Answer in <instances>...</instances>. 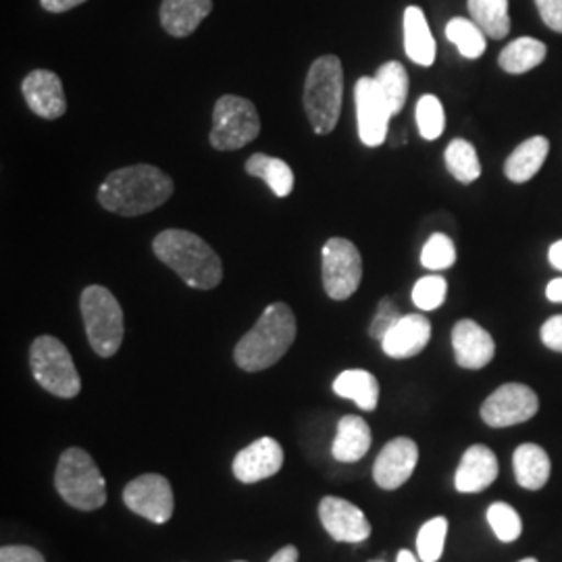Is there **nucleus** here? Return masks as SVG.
<instances>
[{
	"label": "nucleus",
	"mask_w": 562,
	"mask_h": 562,
	"mask_svg": "<svg viewBox=\"0 0 562 562\" xmlns=\"http://www.w3.org/2000/svg\"><path fill=\"white\" fill-rule=\"evenodd\" d=\"M173 180L153 165H132L109 173L99 188V202L123 217H138L169 201Z\"/></svg>",
	"instance_id": "nucleus-1"
},
{
	"label": "nucleus",
	"mask_w": 562,
	"mask_h": 562,
	"mask_svg": "<svg viewBox=\"0 0 562 562\" xmlns=\"http://www.w3.org/2000/svg\"><path fill=\"white\" fill-rule=\"evenodd\" d=\"M153 250L157 259L176 271L190 288L213 290L222 283L223 265L220 255L192 232L165 229L153 241Z\"/></svg>",
	"instance_id": "nucleus-2"
},
{
	"label": "nucleus",
	"mask_w": 562,
	"mask_h": 562,
	"mask_svg": "<svg viewBox=\"0 0 562 562\" xmlns=\"http://www.w3.org/2000/svg\"><path fill=\"white\" fill-rule=\"evenodd\" d=\"M296 340V317L285 302L269 304L255 327L238 341L234 361L241 371L257 373L283 359Z\"/></svg>",
	"instance_id": "nucleus-3"
},
{
	"label": "nucleus",
	"mask_w": 562,
	"mask_h": 562,
	"mask_svg": "<svg viewBox=\"0 0 562 562\" xmlns=\"http://www.w3.org/2000/svg\"><path fill=\"white\" fill-rule=\"evenodd\" d=\"M344 71L336 55H325L311 65L304 81V111L315 134L327 136L340 120Z\"/></svg>",
	"instance_id": "nucleus-4"
},
{
	"label": "nucleus",
	"mask_w": 562,
	"mask_h": 562,
	"mask_svg": "<svg viewBox=\"0 0 562 562\" xmlns=\"http://www.w3.org/2000/svg\"><path fill=\"white\" fill-rule=\"evenodd\" d=\"M55 487L60 498L78 510H97L106 503V483L97 462L81 448H67L60 454Z\"/></svg>",
	"instance_id": "nucleus-5"
},
{
	"label": "nucleus",
	"mask_w": 562,
	"mask_h": 562,
	"mask_svg": "<svg viewBox=\"0 0 562 562\" xmlns=\"http://www.w3.org/2000/svg\"><path fill=\"white\" fill-rule=\"evenodd\" d=\"M80 306L86 336L92 350L102 359H111L113 355H117L125 327L123 311L113 292L102 285H88L81 292Z\"/></svg>",
	"instance_id": "nucleus-6"
},
{
	"label": "nucleus",
	"mask_w": 562,
	"mask_h": 562,
	"mask_svg": "<svg viewBox=\"0 0 562 562\" xmlns=\"http://www.w3.org/2000/svg\"><path fill=\"white\" fill-rule=\"evenodd\" d=\"M30 367L34 380L53 396L76 398L80 394V373L67 346L57 338L41 336L34 340L30 348Z\"/></svg>",
	"instance_id": "nucleus-7"
},
{
	"label": "nucleus",
	"mask_w": 562,
	"mask_h": 562,
	"mask_svg": "<svg viewBox=\"0 0 562 562\" xmlns=\"http://www.w3.org/2000/svg\"><path fill=\"white\" fill-rule=\"evenodd\" d=\"M261 134V120L257 106L248 99L225 94L213 111L211 144L217 150H238Z\"/></svg>",
	"instance_id": "nucleus-8"
},
{
	"label": "nucleus",
	"mask_w": 562,
	"mask_h": 562,
	"mask_svg": "<svg viewBox=\"0 0 562 562\" xmlns=\"http://www.w3.org/2000/svg\"><path fill=\"white\" fill-rule=\"evenodd\" d=\"M359 248L346 238H329L323 246V288L331 301H348L361 285Z\"/></svg>",
	"instance_id": "nucleus-9"
},
{
	"label": "nucleus",
	"mask_w": 562,
	"mask_h": 562,
	"mask_svg": "<svg viewBox=\"0 0 562 562\" xmlns=\"http://www.w3.org/2000/svg\"><path fill=\"white\" fill-rule=\"evenodd\" d=\"M538 408V394L529 385L504 383L483 402L482 419L490 427L503 429L533 419Z\"/></svg>",
	"instance_id": "nucleus-10"
},
{
	"label": "nucleus",
	"mask_w": 562,
	"mask_h": 562,
	"mask_svg": "<svg viewBox=\"0 0 562 562\" xmlns=\"http://www.w3.org/2000/svg\"><path fill=\"white\" fill-rule=\"evenodd\" d=\"M123 503L132 513L157 525H162L173 517L171 483L157 473L140 475L127 483L123 490Z\"/></svg>",
	"instance_id": "nucleus-11"
},
{
	"label": "nucleus",
	"mask_w": 562,
	"mask_h": 562,
	"mask_svg": "<svg viewBox=\"0 0 562 562\" xmlns=\"http://www.w3.org/2000/svg\"><path fill=\"white\" fill-rule=\"evenodd\" d=\"M357 101V120H359V136L364 146L375 148L382 146L387 138V125L392 113L383 101L375 78H361L355 86Z\"/></svg>",
	"instance_id": "nucleus-12"
},
{
	"label": "nucleus",
	"mask_w": 562,
	"mask_h": 562,
	"mask_svg": "<svg viewBox=\"0 0 562 562\" xmlns=\"http://www.w3.org/2000/svg\"><path fill=\"white\" fill-rule=\"evenodd\" d=\"M319 519L336 542L362 543L371 536V522L367 521L361 508L338 496L323 498Z\"/></svg>",
	"instance_id": "nucleus-13"
},
{
	"label": "nucleus",
	"mask_w": 562,
	"mask_h": 562,
	"mask_svg": "<svg viewBox=\"0 0 562 562\" xmlns=\"http://www.w3.org/2000/svg\"><path fill=\"white\" fill-rule=\"evenodd\" d=\"M419 462V446L411 438H396L383 446L373 464V480L382 490H398L411 480Z\"/></svg>",
	"instance_id": "nucleus-14"
},
{
	"label": "nucleus",
	"mask_w": 562,
	"mask_h": 562,
	"mask_svg": "<svg viewBox=\"0 0 562 562\" xmlns=\"http://www.w3.org/2000/svg\"><path fill=\"white\" fill-rule=\"evenodd\" d=\"M27 106L42 120H59L67 111L63 81L48 69H36L21 83Z\"/></svg>",
	"instance_id": "nucleus-15"
},
{
	"label": "nucleus",
	"mask_w": 562,
	"mask_h": 562,
	"mask_svg": "<svg viewBox=\"0 0 562 562\" xmlns=\"http://www.w3.org/2000/svg\"><path fill=\"white\" fill-rule=\"evenodd\" d=\"M283 464V448L273 438H261L246 446L234 459L232 471L241 483H257L276 475Z\"/></svg>",
	"instance_id": "nucleus-16"
},
{
	"label": "nucleus",
	"mask_w": 562,
	"mask_h": 562,
	"mask_svg": "<svg viewBox=\"0 0 562 562\" xmlns=\"http://www.w3.org/2000/svg\"><path fill=\"white\" fill-rule=\"evenodd\" d=\"M452 348L459 367L471 371L487 367L496 355V341L473 319H462L454 325Z\"/></svg>",
	"instance_id": "nucleus-17"
},
{
	"label": "nucleus",
	"mask_w": 562,
	"mask_h": 562,
	"mask_svg": "<svg viewBox=\"0 0 562 562\" xmlns=\"http://www.w3.org/2000/svg\"><path fill=\"white\" fill-rule=\"evenodd\" d=\"M496 477H498L496 454L483 443H473L462 454L457 475H454V485L461 494H477L496 482Z\"/></svg>",
	"instance_id": "nucleus-18"
},
{
	"label": "nucleus",
	"mask_w": 562,
	"mask_h": 562,
	"mask_svg": "<svg viewBox=\"0 0 562 562\" xmlns=\"http://www.w3.org/2000/svg\"><path fill=\"white\" fill-rule=\"evenodd\" d=\"M431 338V323L425 315H402L382 340L383 352L390 359H411L425 350Z\"/></svg>",
	"instance_id": "nucleus-19"
},
{
	"label": "nucleus",
	"mask_w": 562,
	"mask_h": 562,
	"mask_svg": "<svg viewBox=\"0 0 562 562\" xmlns=\"http://www.w3.org/2000/svg\"><path fill=\"white\" fill-rule=\"evenodd\" d=\"M213 0H162L161 23L173 38H186L209 18Z\"/></svg>",
	"instance_id": "nucleus-20"
},
{
	"label": "nucleus",
	"mask_w": 562,
	"mask_h": 562,
	"mask_svg": "<svg viewBox=\"0 0 562 562\" xmlns=\"http://www.w3.org/2000/svg\"><path fill=\"white\" fill-rule=\"evenodd\" d=\"M371 448V429L362 417L346 415L338 423L331 454L338 462H357L364 459Z\"/></svg>",
	"instance_id": "nucleus-21"
},
{
	"label": "nucleus",
	"mask_w": 562,
	"mask_h": 562,
	"mask_svg": "<svg viewBox=\"0 0 562 562\" xmlns=\"http://www.w3.org/2000/svg\"><path fill=\"white\" fill-rule=\"evenodd\" d=\"M404 50L408 59L423 67H429L436 60V41L419 7H408L404 11Z\"/></svg>",
	"instance_id": "nucleus-22"
},
{
	"label": "nucleus",
	"mask_w": 562,
	"mask_h": 562,
	"mask_svg": "<svg viewBox=\"0 0 562 562\" xmlns=\"http://www.w3.org/2000/svg\"><path fill=\"white\" fill-rule=\"evenodd\" d=\"M515 477L525 490L538 492L550 480V457L538 443H521L513 454Z\"/></svg>",
	"instance_id": "nucleus-23"
},
{
	"label": "nucleus",
	"mask_w": 562,
	"mask_h": 562,
	"mask_svg": "<svg viewBox=\"0 0 562 562\" xmlns=\"http://www.w3.org/2000/svg\"><path fill=\"white\" fill-rule=\"evenodd\" d=\"M550 153V142L543 136H533L521 142L504 165L506 178L515 183H525L531 180L546 162V157Z\"/></svg>",
	"instance_id": "nucleus-24"
},
{
	"label": "nucleus",
	"mask_w": 562,
	"mask_h": 562,
	"mask_svg": "<svg viewBox=\"0 0 562 562\" xmlns=\"http://www.w3.org/2000/svg\"><path fill=\"white\" fill-rule=\"evenodd\" d=\"M334 392L340 398L355 402L359 408L371 413L380 404V383L373 373L364 369H348L334 382Z\"/></svg>",
	"instance_id": "nucleus-25"
},
{
	"label": "nucleus",
	"mask_w": 562,
	"mask_h": 562,
	"mask_svg": "<svg viewBox=\"0 0 562 562\" xmlns=\"http://www.w3.org/2000/svg\"><path fill=\"white\" fill-rule=\"evenodd\" d=\"M246 173L252 178L265 181L271 192L280 199H285L294 190V171L292 167L281 159L269 157V155H252L246 161Z\"/></svg>",
	"instance_id": "nucleus-26"
},
{
	"label": "nucleus",
	"mask_w": 562,
	"mask_h": 562,
	"mask_svg": "<svg viewBox=\"0 0 562 562\" xmlns=\"http://www.w3.org/2000/svg\"><path fill=\"white\" fill-rule=\"evenodd\" d=\"M546 55H548V48L543 42L525 36V38L510 42L501 53L498 63L506 74L521 76V74L536 69L538 65H542Z\"/></svg>",
	"instance_id": "nucleus-27"
},
{
	"label": "nucleus",
	"mask_w": 562,
	"mask_h": 562,
	"mask_svg": "<svg viewBox=\"0 0 562 562\" xmlns=\"http://www.w3.org/2000/svg\"><path fill=\"white\" fill-rule=\"evenodd\" d=\"M471 20L475 21L487 38L503 41L510 32L508 0H467Z\"/></svg>",
	"instance_id": "nucleus-28"
},
{
	"label": "nucleus",
	"mask_w": 562,
	"mask_h": 562,
	"mask_svg": "<svg viewBox=\"0 0 562 562\" xmlns=\"http://www.w3.org/2000/svg\"><path fill=\"white\" fill-rule=\"evenodd\" d=\"M378 88L382 92L383 101L387 104L392 117L398 115L404 109V102L408 97V74L398 60L383 63L375 74Z\"/></svg>",
	"instance_id": "nucleus-29"
},
{
	"label": "nucleus",
	"mask_w": 562,
	"mask_h": 562,
	"mask_svg": "<svg viewBox=\"0 0 562 562\" xmlns=\"http://www.w3.org/2000/svg\"><path fill=\"white\" fill-rule=\"evenodd\" d=\"M443 161H446V169L450 171V176L461 183H473L482 176V162L477 157V150L473 148L471 142L462 140V138H457L448 144V148L443 153Z\"/></svg>",
	"instance_id": "nucleus-30"
},
{
	"label": "nucleus",
	"mask_w": 562,
	"mask_h": 562,
	"mask_svg": "<svg viewBox=\"0 0 562 562\" xmlns=\"http://www.w3.org/2000/svg\"><path fill=\"white\" fill-rule=\"evenodd\" d=\"M446 36L452 42L464 59H480L487 46V36L483 34L482 27L473 20L454 18L446 25Z\"/></svg>",
	"instance_id": "nucleus-31"
},
{
	"label": "nucleus",
	"mask_w": 562,
	"mask_h": 562,
	"mask_svg": "<svg viewBox=\"0 0 562 562\" xmlns=\"http://www.w3.org/2000/svg\"><path fill=\"white\" fill-rule=\"evenodd\" d=\"M448 536V519L434 517L425 522L417 536V557L423 562H438L442 559L443 543Z\"/></svg>",
	"instance_id": "nucleus-32"
},
{
	"label": "nucleus",
	"mask_w": 562,
	"mask_h": 562,
	"mask_svg": "<svg viewBox=\"0 0 562 562\" xmlns=\"http://www.w3.org/2000/svg\"><path fill=\"white\" fill-rule=\"evenodd\" d=\"M487 522L494 536L504 543L517 542L521 538L522 521L519 513L506 503H494L487 508Z\"/></svg>",
	"instance_id": "nucleus-33"
},
{
	"label": "nucleus",
	"mask_w": 562,
	"mask_h": 562,
	"mask_svg": "<svg viewBox=\"0 0 562 562\" xmlns=\"http://www.w3.org/2000/svg\"><path fill=\"white\" fill-rule=\"evenodd\" d=\"M417 127L425 140H438L446 130L442 102L434 94H425L417 102Z\"/></svg>",
	"instance_id": "nucleus-34"
},
{
	"label": "nucleus",
	"mask_w": 562,
	"mask_h": 562,
	"mask_svg": "<svg viewBox=\"0 0 562 562\" xmlns=\"http://www.w3.org/2000/svg\"><path fill=\"white\" fill-rule=\"evenodd\" d=\"M457 262V248L454 241L446 234H434L425 241L422 252V265L429 271H443Z\"/></svg>",
	"instance_id": "nucleus-35"
},
{
	"label": "nucleus",
	"mask_w": 562,
	"mask_h": 562,
	"mask_svg": "<svg viewBox=\"0 0 562 562\" xmlns=\"http://www.w3.org/2000/svg\"><path fill=\"white\" fill-rule=\"evenodd\" d=\"M448 283L442 276H427L415 283L413 288V302L422 311H436L446 302Z\"/></svg>",
	"instance_id": "nucleus-36"
},
{
	"label": "nucleus",
	"mask_w": 562,
	"mask_h": 562,
	"mask_svg": "<svg viewBox=\"0 0 562 562\" xmlns=\"http://www.w3.org/2000/svg\"><path fill=\"white\" fill-rule=\"evenodd\" d=\"M401 319V308L396 306V302L392 299H383L380 306H378V313H375L373 322H371V327H369V336L373 340L382 341L387 336V331Z\"/></svg>",
	"instance_id": "nucleus-37"
},
{
	"label": "nucleus",
	"mask_w": 562,
	"mask_h": 562,
	"mask_svg": "<svg viewBox=\"0 0 562 562\" xmlns=\"http://www.w3.org/2000/svg\"><path fill=\"white\" fill-rule=\"evenodd\" d=\"M536 7L540 11L543 23L552 32L562 34V0H536Z\"/></svg>",
	"instance_id": "nucleus-38"
},
{
	"label": "nucleus",
	"mask_w": 562,
	"mask_h": 562,
	"mask_svg": "<svg viewBox=\"0 0 562 562\" xmlns=\"http://www.w3.org/2000/svg\"><path fill=\"white\" fill-rule=\"evenodd\" d=\"M0 562H46L38 550L30 546H4L0 550Z\"/></svg>",
	"instance_id": "nucleus-39"
},
{
	"label": "nucleus",
	"mask_w": 562,
	"mask_h": 562,
	"mask_svg": "<svg viewBox=\"0 0 562 562\" xmlns=\"http://www.w3.org/2000/svg\"><path fill=\"white\" fill-rule=\"evenodd\" d=\"M543 346H548L554 352H562V315L550 317L543 323L542 331H540Z\"/></svg>",
	"instance_id": "nucleus-40"
},
{
	"label": "nucleus",
	"mask_w": 562,
	"mask_h": 562,
	"mask_svg": "<svg viewBox=\"0 0 562 562\" xmlns=\"http://www.w3.org/2000/svg\"><path fill=\"white\" fill-rule=\"evenodd\" d=\"M41 2L42 7H44L46 11H50V13H65V11H69V9L80 7L86 0H41Z\"/></svg>",
	"instance_id": "nucleus-41"
},
{
	"label": "nucleus",
	"mask_w": 562,
	"mask_h": 562,
	"mask_svg": "<svg viewBox=\"0 0 562 562\" xmlns=\"http://www.w3.org/2000/svg\"><path fill=\"white\" fill-rule=\"evenodd\" d=\"M269 562H299L296 546H283L280 552H276Z\"/></svg>",
	"instance_id": "nucleus-42"
},
{
	"label": "nucleus",
	"mask_w": 562,
	"mask_h": 562,
	"mask_svg": "<svg viewBox=\"0 0 562 562\" xmlns=\"http://www.w3.org/2000/svg\"><path fill=\"white\" fill-rule=\"evenodd\" d=\"M548 261H550V265H552L554 269L562 271V240L554 241V244L550 246V250H548Z\"/></svg>",
	"instance_id": "nucleus-43"
},
{
	"label": "nucleus",
	"mask_w": 562,
	"mask_h": 562,
	"mask_svg": "<svg viewBox=\"0 0 562 562\" xmlns=\"http://www.w3.org/2000/svg\"><path fill=\"white\" fill-rule=\"evenodd\" d=\"M546 296L550 302H562V278L550 281L546 288Z\"/></svg>",
	"instance_id": "nucleus-44"
},
{
	"label": "nucleus",
	"mask_w": 562,
	"mask_h": 562,
	"mask_svg": "<svg viewBox=\"0 0 562 562\" xmlns=\"http://www.w3.org/2000/svg\"><path fill=\"white\" fill-rule=\"evenodd\" d=\"M396 562H423L419 557H415L411 550H401L398 552V559H396Z\"/></svg>",
	"instance_id": "nucleus-45"
},
{
	"label": "nucleus",
	"mask_w": 562,
	"mask_h": 562,
	"mask_svg": "<svg viewBox=\"0 0 562 562\" xmlns=\"http://www.w3.org/2000/svg\"><path fill=\"white\" fill-rule=\"evenodd\" d=\"M519 562H538L536 559H522V561Z\"/></svg>",
	"instance_id": "nucleus-46"
},
{
	"label": "nucleus",
	"mask_w": 562,
	"mask_h": 562,
	"mask_svg": "<svg viewBox=\"0 0 562 562\" xmlns=\"http://www.w3.org/2000/svg\"><path fill=\"white\" fill-rule=\"evenodd\" d=\"M234 562H246V561H234Z\"/></svg>",
	"instance_id": "nucleus-47"
},
{
	"label": "nucleus",
	"mask_w": 562,
	"mask_h": 562,
	"mask_svg": "<svg viewBox=\"0 0 562 562\" xmlns=\"http://www.w3.org/2000/svg\"><path fill=\"white\" fill-rule=\"evenodd\" d=\"M373 562H380V561H373Z\"/></svg>",
	"instance_id": "nucleus-48"
}]
</instances>
